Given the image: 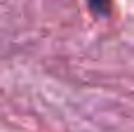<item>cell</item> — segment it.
<instances>
[{"instance_id": "1", "label": "cell", "mask_w": 134, "mask_h": 132, "mask_svg": "<svg viewBox=\"0 0 134 132\" xmlns=\"http://www.w3.org/2000/svg\"><path fill=\"white\" fill-rule=\"evenodd\" d=\"M87 2H90V9L97 17H108L111 14V0H87Z\"/></svg>"}]
</instances>
